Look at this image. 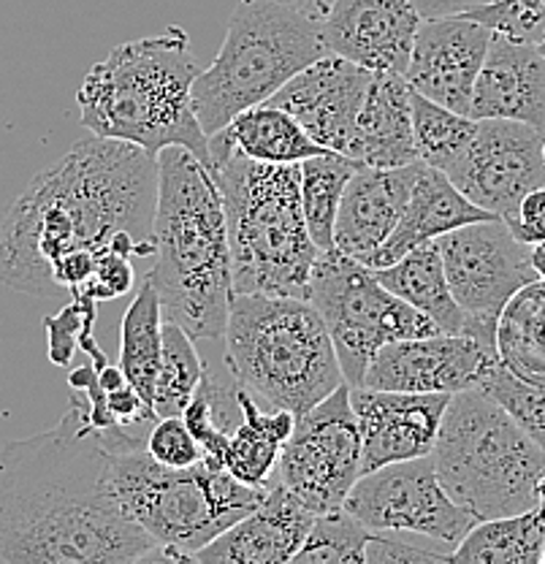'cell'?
<instances>
[{
  "label": "cell",
  "instance_id": "cell-4",
  "mask_svg": "<svg viewBox=\"0 0 545 564\" xmlns=\"http://www.w3.org/2000/svg\"><path fill=\"white\" fill-rule=\"evenodd\" d=\"M198 70L190 35L177 25L115 46L76 90L81 126L92 137L142 147L152 158L166 147H185L209 169V139L190 98Z\"/></svg>",
  "mask_w": 545,
  "mask_h": 564
},
{
  "label": "cell",
  "instance_id": "cell-15",
  "mask_svg": "<svg viewBox=\"0 0 545 564\" xmlns=\"http://www.w3.org/2000/svg\"><path fill=\"white\" fill-rule=\"evenodd\" d=\"M500 364V352L470 334H429L383 345L369 361L361 386L378 391L456 393L478 386Z\"/></svg>",
  "mask_w": 545,
  "mask_h": 564
},
{
  "label": "cell",
  "instance_id": "cell-27",
  "mask_svg": "<svg viewBox=\"0 0 545 564\" xmlns=\"http://www.w3.org/2000/svg\"><path fill=\"white\" fill-rule=\"evenodd\" d=\"M218 137L258 163H302L313 155L331 152L309 137L288 111L272 104L239 111L226 128H220Z\"/></svg>",
  "mask_w": 545,
  "mask_h": 564
},
{
  "label": "cell",
  "instance_id": "cell-28",
  "mask_svg": "<svg viewBox=\"0 0 545 564\" xmlns=\"http://www.w3.org/2000/svg\"><path fill=\"white\" fill-rule=\"evenodd\" d=\"M545 554V508L478 521L454 549V564H541Z\"/></svg>",
  "mask_w": 545,
  "mask_h": 564
},
{
  "label": "cell",
  "instance_id": "cell-14",
  "mask_svg": "<svg viewBox=\"0 0 545 564\" xmlns=\"http://www.w3.org/2000/svg\"><path fill=\"white\" fill-rule=\"evenodd\" d=\"M448 176L472 204L508 220L526 193L545 187V131L515 120H478Z\"/></svg>",
  "mask_w": 545,
  "mask_h": 564
},
{
  "label": "cell",
  "instance_id": "cell-41",
  "mask_svg": "<svg viewBox=\"0 0 545 564\" xmlns=\"http://www.w3.org/2000/svg\"><path fill=\"white\" fill-rule=\"evenodd\" d=\"M505 223L519 242L530 247L543 242L545 239V187H535L532 193H526Z\"/></svg>",
  "mask_w": 545,
  "mask_h": 564
},
{
  "label": "cell",
  "instance_id": "cell-42",
  "mask_svg": "<svg viewBox=\"0 0 545 564\" xmlns=\"http://www.w3.org/2000/svg\"><path fill=\"white\" fill-rule=\"evenodd\" d=\"M494 0H413L415 11L421 20H432V17H450V14H465V11L480 9Z\"/></svg>",
  "mask_w": 545,
  "mask_h": 564
},
{
  "label": "cell",
  "instance_id": "cell-45",
  "mask_svg": "<svg viewBox=\"0 0 545 564\" xmlns=\"http://www.w3.org/2000/svg\"><path fill=\"white\" fill-rule=\"evenodd\" d=\"M530 261H532V269H535V274H537V282H543L545 285V239L543 242L530 247Z\"/></svg>",
  "mask_w": 545,
  "mask_h": 564
},
{
  "label": "cell",
  "instance_id": "cell-46",
  "mask_svg": "<svg viewBox=\"0 0 545 564\" xmlns=\"http://www.w3.org/2000/svg\"><path fill=\"white\" fill-rule=\"evenodd\" d=\"M541 505L545 508V469H543V478H541Z\"/></svg>",
  "mask_w": 545,
  "mask_h": 564
},
{
  "label": "cell",
  "instance_id": "cell-36",
  "mask_svg": "<svg viewBox=\"0 0 545 564\" xmlns=\"http://www.w3.org/2000/svg\"><path fill=\"white\" fill-rule=\"evenodd\" d=\"M465 14L505 39L537 46L545 41V0H494Z\"/></svg>",
  "mask_w": 545,
  "mask_h": 564
},
{
  "label": "cell",
  "instance_id": "cell-38",
  "mask_svg": "<svg viewBox=\"0 0 545 564\" xmlns=\"http://www.w3.org/2000/svg\"><path fill=\"white\" fill-rule=\"evenodd\" d=\"M144 448L163 467H193L204 462L201 445L187 432L182 415H166L152 423Z\"/></svg>",
  "mask_w": 545,
  "mask_h": 564
},
{
  "label": "cell",
  "instance_id": "cell-6",
  "mask_svg": "<svg viewBox=\"0 0 545 564\" xmlns=\"http://www.w3.org/2000/svg\"><path fill=\"white\" fill-rule=\"evenodd\" d=\"M222 339L228 372L263 408L302 415L345 383L324 317L307 299L233 293Z\"/></svg>",
  "mask_w": 545,
  "mask_h": 564
},
{
  "label": "cell",
  "instance_id": "cell-18",
  "mask_svg": "<svg viewBox=\"0 0 545 564\" xmlns=\"http://www.w3.org/2000/svg\"><path fill=\"white\" fill-rule=\"evenodd\" d=\"M491 35L489 28L467 14L421 20L404 79L429 101L467 115Z\"/></svg>",
  "mask_w": 545,
  "mask_h": 564
},
{
  "label": "cell",
  "instance_id": "cell-34",
  "mask_svg": "<svg viewBox=\"0 0 545 564\" xmlns=\"http://www.w3.org/2000/svg\"><path fill=\"white\" fill-rule=\"evenodd\" d=\"M369 529L350 510L334 508L315 516L293 564H363Z\"/></svg>",
  "mask_w": 545,
  "mask_h": 564
},
{
  "label": "cell",
  "instance_id": "cell-10",
  "mask_svg": "<svg viewBox=\"0 0 545 564\" xmlns=\"http://www.w3.org/2000/svg\"><path fill=\"white\" fill-rule=\"evenodd\" d=\"M307 302L324 317L348 386H361L369 361L383 345L439 334L429 317L374 278V269L334 247L315 258Z\"/></svg>",
  "mask_w": 545,
  "mask_h": 564
},
{
  "label": "cell",
  "instance_id": "cell-25",
  "mask_svg": "<svg viewBox=\"0 0 545 564\" xmlns=\"http://www.w3.org/2000/svg\"><path fill=\"white\" fill-rule=\"evenodd\" d=\"M242 423L228 440L222 467L244 486L263 489L272 480L283 445L288 443L296 415L283 408H263L253 393L239 386Z\"/></svg>",
  "mask_w": 545,
  "mask_h": 564
},
{
  "label": "cell",
  "instance_id": "cell-9",
  "mask_svg": "<svg viewBox=\"0 0 545 564\" xmlns=\"http://www.w3.org/2000/svg\"><path fill=\"white\" fill-rule=\"evenodd\" d=\"M111 478L126 513L166 551L168 562H190L266 491L239 484L209 462L163 467L146 448L111 454Z\"/></svg>",
  "mask_w": 545,
  "mask_h": 564
},
{
  "label": "cell",
  "instance_id": "cell-21",
  "mask_svg": "<svg viewBox=\"0 0 545 564\" xmlns=\"http://www.w3.org/2000/svg\"><path fill=\"white\" fill-rule=\"evenodd\" d=\"M421 161L400 169L359 166L348 180L334 223V250L372 267L385 239L394 234Z\"/></svg>",
  "mask_w": 545,
  "mask_h": 564
},
{
  "label": "cell",
  "instance_id": "cell-3",
  "mask_svg": "<svg viewBox=\"0 0 545 564\" xmlns=\"http://www.w3.org/2000/svg\"><path fill=\"white\" fill-rule=\"evenodd\" d=\"M146 280L161 299L163 321L193 339H220L233 299L226 215L212 172L185 147L157 152V202L152 215Z\"/></svg>",
  "mask_w": 545,
  "mask_h": 564
},
{
  "label": "cell",
  "instance_id": "cell-47",
  "mask_svg": "<svg viewBox=\"0 0 545 564\" xmlns=\"http://www.w3.org/2000/svg\"><path fill=\"white\" fill-rule=\"evenodd\" d=\"M541 50H543V55H545V41H543V44H541Z\"/></svg>",
  "mask_w": 545,
  "mask_h": 564
},
{
  "label": "cell",
  "instance_id": "cell-13",
  "mask_svg": "<svg viewBox=\"0 0 545 564\" xmlns=\"http://www.w3.org/2000/svg\"><path fill=\"white\" fill-rule=\"evenodd\" d=\"M342 508L350 510L369 532L421 534L443 543L450 554L478 524L439 486L432 454L363 473Z\"/></svg>",
  "mask_w": 545,
  "mask_h": 564
},
{
  "label": "cell",
  "instance_id": "cell-23",
  "mask_svg": "<svg viewBox=\"0 0 545 564\" xmlns=\"http://www.w3.org/2000/svg\"><path fill=\"white\" fill-rule=\"evenodd\" d=\"M489 217L494 215L472 204L450 182L448 174L421 163L400 223H396L394 234L385 239V245L380 247L369 269L389 267V263L400 261L404 252H410L413 247L435 242L443 234L456 231V228L470 226V223L478 220H489Z\"/></svg>",
  "mask_w": 545,
  "mask_h": 564
},
{
  "label": "cell",
  "instance_id": "cell-31",
  "mask_svg": "<svg viewBox=\"0 0 545 564\" xmlns=\"http://www.w3.org/2000/svg\"><path fill=\"white\" fill-rule=\"evenodd\" d=\"M361 163L342 152H324L298 163V191L309 239L320 252L334 247V223L348 180Z\"/></svg>",
  "mask_w": 545,
  "mask_h": 564
},
{
  "label": "cell",
  "instance_id": "cell-12",
  "mask_svg": "<svg viewBox=\"0 0 545 564\" xmlns=\"http://www.w3.org/2000/svg\"><path fill=\"white\" fill-rule=\"evenodd\" d=\"M272 478L315 513L342 508L361 478V434L348 383L296 415Z\"/></svg>",
  "mask_w": 545,
  "mask_h": 564
},
{
  "label": "cell",
  "instance_id": "cell-16",
  "mask_svg": "<svg viewBox=\"0 0 545 564\" xmlns=\"http://www.w3.org/2000/svg\"><path fill=\"white\" fill-rule=\"evenodd\" d=\"M372 76L345 57L324 55L291 76L266 104L288 111L320 147L348 155Z\"/></svg>",
  "mask_w": 545,
  "mask_h": 564
},
{
  "label": "cell",
  "instance_id": "cell-8",
  "mask_svg": "<svg viewBox=\"0 0 545 564\" xmlns=\"http://www.w3.org/2000/svg\"><path fill=\"white\" fill-rule=\"evenodd\" d=\"M324 55L318 20L280 0H239L218 57L198 70L190 90L207 139Z\"/></svg>",
  "mask_w": 545,
  "mask_h": 564
},
{
  "label": "cell",
  "instance_id": "cell-33",
  "mask_svg": "<svg viewBox=\"0 0 545 564\" xmlns=\"http://www.w3.org/2000/svg\"><path fill=\"white\" fill-rule=\"evenodd\" d=\"M204 372H207V361L196 350V339L177 323L163 321L161 369H157L155 397H152V410L157 419L182 415L201 383Z\"/></svg>",
  "mask_w": 545,
  "mask_h": 564
},
{
  "label": "cell",
  "instance_id": "cell-26",
  "mask_svg": "<svg viewBox=\"0 0 545 564\" xmlns=\"http://www.w3.org/2000/svg\"><path fill=\"white\" fill-rule=\"evenodd\" d=\"M374 278L383 282L394 296H400L410 307L429 317L439 334L465 332V315H461L459 304L448 288L437 239L413 247L389 267L374 269Z\"/></svg>",
  "mask_w": 545,
  "mask_h": 564
},
{
  "label": "cell",
  "instance_id": "cell-11",
  "mask_svg": "<svg viewBox=\"0 0 545 564\" xmlns=\"http://www.w3.org/2000/svg\"><path fill=\"white\" fill-rule=\"evenodd\" d=\"M445 278L465 315V332L497 348V326L521 288L537 282L530 245L519 242L502 217L470 223L437 239Z\"/></svg>",
  "mask_w": 545,
  "mask_h": 564
},
{
  "label": "cell",
  "instance_id": "cell-40",
  "mask_svg": "<svg viewBox=\"0 0 545 564\" xmlns=\"http://www.w3.org/2000/svg\"><path fill=\"white\" fill-rule=\"evenodd\" d=\"M137 282V272H133V258L122 256V252L107 250L98 256L96 272L85 282L81 291L74 293V299H92V302H111V299H120L122 293H128Z\"/></svg>",
  "mask_w": 545,
  "mask_h": 564
},
{
  "label": "cell",
  "instance_id": "cell-20",
  "mask_svg": "<svg viewBox=\"0 0 545 564\" xmlns=\"http://www.w3.org/2000/svg\"><path fill=\"white\" fill-rule=\"evenodd\" d=\"M315 510L307 508L277 480H269L263 499L248 516L231 524L226 532L201 551L193 554L190 562L201 564H283L302 549L309 527L315 521Z\"/></svg>",
  "mask_w": 545,
  "mask_h": 564
},
{
  "label": "cell",
  "instance_id": "cell-1",
  "mask_svg": "<svg viewBox=\"0 0 545 564\" xmlns=\"http://www.w3.org/2000/svg\"><path fill=\"white\" fill-rule=\"evenodd\" d=\"M168 562L122 508L111 451L72 391L61 423L0 456V564Z\"/></svg>",
  "mask_w": 545,
  "mask_h": 564
},
{
  "label": "cell",
  "instance_id": "cell-5",
  "mask_svg": "<svg viewBox=\"0 0 545 564\" xmlns=\"http://www.w3.org/2000/svg\"><path fill=\"white\" fill-rule=\"evenodd\" d=\"M209 172L226 215L233 293L307 299L320 250L304 223L298 163L250 161L215 133Z\"/></svg>",
  "mask_w": 545,
  "mask_h": 564
},
{
  "label": "cell",
  "instance_id": "cell-39",
  "mask_svg": "<svg viewBox=\"0 0 545 564\" xmlns=\"http://www.w3.org/2000/svg\"><path fill=\"white\" fill-rule=\"evenodd\" d=\"M96 323V302L92 299H72L68 307L57 315L44 317L50 337V361L57 367H72L74 352L79 348V334Z\"/></svg>",
  "mask_w": 545,
  "mask_h": 564
},
{
  "label": "cell",
  "instance_id": "cell-44",
  "mask_svg": "<svg viewBox=\"0 0 545 564\" xmlns=\"http://www.w3.org/2000/svg\"><path fill=\"white\" fill-rule=\"evenodd\" d=\"M98 383H101L103 391H115V388L126 383V375H122L120 367H111V364H107V367L98 369Z\"/></svg>",
  "mask_w": 545,
  "mask_h": 564
},
{
  "label": "cell",
  "instance_id": "cell-19",
  "mask_svg": "<svg viewBox=\"0 0 545 564\" xmlns=\"http://www.w3.org/2000/svg\"><path fill=\"white\" fill-rule=\"evenodd\" d=\"M421 14L413 0H337L320 20L328 55L372 74H404Z\"/></svg>",
  "mask_w": 545,
  "mask_h": 564
},
{
  "label": "cell",
  "instance_id": "cell-32",
  "mask_svg": "<svg viewBox=\"0 0 545 564\" xmlns=\"http://www.w3.org/2000/svg\"><path fill=\"white\" fill-rule=\"evenodd\" d=\"M410 106H413V137L418 161L448 174L470 147L478 120L429 101L415 90L410 96Z\"/></svg>",
  "mask_w": 545,
  "mask_h": 564
},
{
  "label": "cell",
  "instance_id": "cell-24",
  "mask_svg": "<svg viewBox=\"0 0 545 564\" xmlns=\"http://www.w3.org/2000/svg\"><path fill=\"white\" fill-rule=\"evenodd\" d=\"M410 96L413 87L404 74H374L356 120L348 158L372 169H400L418 161Z\"/></svg>",
  "mask_w": 545,
  "mask_h": 564
},
{
  "label": "cell",
  "instance_id": "cell-48",
  "mask_svg": "<svg viewBox=\"0 0 545 564\" xmlns=\"http://www.w3.org/2000/svg\"><path fill=\"white\" fill-rule=\"evenodd\" d=\"M543 562H545V554H543Z\"/></svg>",
  "mask_w": 545,
  "mask_h": 564
},
{
  "label": "cell",
  "instance_id": "cell-29",
  "mask_svg": "<svg viewBox=\"0 0 545 564\" xmlns=\"http://www.w3.org/2000/svg\"><path fill=\"white\" fill-rule=\"evenodd\" d=\"M163 348V310L155 285L144 278L133 302L128 304L120 323V369L126 383L139 391L146 408L152 410L157 369ZM155 413V410H152ZM157 419V415H155Z\"/></svg>",
  "mask_w": 545,
  "mask_h": 564
},
{
  "label": "cell",
  "instance_id": "cell-17",
  "mask_svg": "<svg viewBox=\"0 0 545 564\" xmlns=\"http://www.w3.org/2000/svg\"><path fill=\"white\" fill-rule=\"evenodd\" d=\"M450 393L378 391L350 386V404L361 434V475L435 451Z\"/></svg>",
  "mask_w": 545,
  "mask_h": 564
},
{
  "label": "cell",
  "instance_id": "cell-35",
  "mask_svg": "<svg viewBox=\"0 0 545 564\" xmlns=\"http://www.w3.org/2000/svg\"><path fill=\"white\" fill-rule=\"evenodd\" d=\"M513 415V421L545 451V380H524L505 364H494L478 383Z\"/></svg>",
  "mask_w": 545,
  "mask_h": 564
},
{
  "label": "cell",
  "instance_id": "cell-2",
  "mask_svg": "<svg viewBox=\"0 0 545 564\" xmlns=\"http://www.w3.org/2000/svg\"><path fill=\"white\" fill-rule=\"evenodd\" d=\"M157 158L120 139L90 137L33 176L0 226V282L50 296L52 269L74 250L128 258L152 247Z\"/></svg>",
  "mask_w": 545,
  "mask_h": 564
},
{
  "label": "cell",
  "instance_id": "cell-7",
  "mask_svg": "<svg viewBox=\"0 0 545 564\" xmlns=\"http://www.w3.org/2000/svg\"><path fill=\"white\" fill-rule=\"evenodd\" d=\"M432 458L439 486L475 521L541 505L545 451L480 386L450 393Z\"/></svg>",
  "mask_w": 545,
  "mask_h": 564
},
{
  "label": "cell",
  "instance_id": "cell-30",
  "mask_svg": "<svg viewBox=\"0 0 545 564\" xmlns=\"http://www.w3.org/2000/svg\"><path fill=\"white\" fill-rule=\"evenodd\" d=\"M497 352L513 375L545 380V285L532 282L508 302L497 326Z\"/></svg>",
  "mask_w": 545,
  "mask_h": 564
},
{
  "label": "cell",
  "instance_id": "cell-22",
  "mask_svg": "<svg viewBox=\"0 0 545 564\" xmlns=\"http://www.w3.org/2000/svg\"><path fill=\"white\" fill-rule=\"evenodd\" d=\"M472 120H515L545 131V55L537 44L494 33L475 79Z\"/></svg>",
  "mask_w": 545,
  "mask_h": 564
},
{
  "label": "cell",
  "instance_id": "cell-37",
  "mask_svg": "<svg viewBox=\"0 0 545 564\" xmlns=\"http://www.w3.org/2000/svg\"><path fill=\"white\" fill-rule=\"evenodd\" d=\"M450 549L421 534L369 532L363 564H432L448 562Z\"/></svg>",
  "mask_w": 545,
  "mask_h": 564
},
{
  "label": "cell",
  "instance_id": "cell-43",
  "mask_svg": "<svg viewBox=\"0 0 545 564\" xmlns=\"http://www.w3.org/2000/svg\"><path fill=\"white\" fill-rule=\"evenodd\" d=\"M280 3L285 6H293V9L304 11L307 17H313V20H324V17L328 14V9H331L337 0H280Z\"/></svg>",
  "mask_w": 545,
  "mask_h": 564
}]
</instances>
